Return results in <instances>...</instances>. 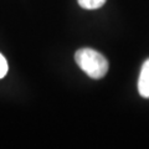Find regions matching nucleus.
<instances>
[{
	"instance_id": "1",
	"label": "nucleus",
	"mask_w": 149,
	"mask_h": 149,
	"mask_svg": "<svg viewBox=\"0 0 149 149\" xmlns=\"http://www.w3.org/2000/svg\"><path fill=\"white\" fill-rule=\"evenodd\" d=\"M74 60L78 67L93 80H100L108 72L109 65L107 58L93 49H80L74 55Z\"/></svg>"
},
{
	"instance_id": "2",
	"label": "nucleus",
	"mask_w": 149,
	"mask_h": 149,
	"mask_svg": "<svg viewBox=\"0 0 149 149\" xmlns=\"http://www.w3.org/2000/svg\"><path fill=\"white\" fill-rule=\"evenodd\" d=\"M138 91L144 98H149V58L144 61L138 78Z\"/></svg>"
},
{
	"instance_id": "3",
	"label": "nucleus",
	"mask_w": 149,
	"mask_h": 149,
	"mask_svg": "<svg viewBox=\"0 0 149 149\" xmlns=\"http://www.w3.org/2000/svg\"><path fill=\"white\" fill-rule=\"evenodd\" d=\"M78 5L87 10H95V9H100L106 4L107 0H77Z\"/></svg>"
},
{
	"instance_id": "4",
	"label": "nucleus",
	"mask_w": 149,
	"mask_h": 149,
	"mask_svg": "<svg viewBox=\"0 0 149 149\" xmlns=\"http://www.w3.org/2000/svg\"><path fill=\"white\" fill-rule=\"evenodd\" d=\"M8 70H9V66H8L6 60L1 54H0V78H3L4 76H5Z\"/></svg>"
}]
</instances>
